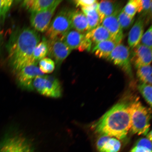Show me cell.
Instances as JSON below:
<instances>
[{"instance_id":"7","label":"cell","mask_w":152,"mask_h":152,"mask_svg":"<svg viewBox=\"0 0 152 152\" xmlns=\"http://www.w3.org/2000/svg\"><path fill=\"white\" fill-rule=\"evenodd\" d=\"M107 59L119 66L131 77L132 76L130 51L129 48L122 43L119 44Z\"/></svg>"},{"instance_id":"23","label":"cell","mask_w":152,"mask_h":152,"mask_svg":"<svg viewBox=\"0 0 152 152\" xmlns=\"http://www.w3.org/2000/svg\"><path fill=\"white\" fill-rule=\"evenodd\" d=\"M137 75L142 83L152 85V68L151 64L137 68Z\"/></svg>"},{"instance_id":"28","label":"cell","mask_w":152,"mask_h":152,"mask_svg":"<svg viewBox=\"0 0 152 152\" xmlns=\"http://www.w3.org/2000/svg\"><path fill=\"white\" fill-rule=\"evenodd\" d=\"M138 10V12L141 14V16L144 17L148 14H151L152 1L151 0H137Z\"/></svg>"},{"instance_id":"21","label":"cell","mask_w":152,"mask_h":152,"mask_svg":"<svg viewBox=\"0 0 152 152\" xmlns=\"http://www.w3.org/2000/svg\"><path fill=\"white\" fill-rule=\"evenodd\" d=\"M56 1L48 0H26L22 3V6L31 12L45 10L50 7Z\"/></svg>"},{"instance_id":"4","label":"cell","mask_w":152,"mask_h":152,"mask_svg":"<svg viewBox=\"0 0 152 152\" xmlns=\"http://www.w3.org/2000/svg\"><path fill=\"white\" fill-rule=\"evenodd\" d=\"M71 12V10L67 9H64L58 12L49 25L45 33L48 40L61 39L64 34L72 29Z\"/></svg>"},{"instance_id":"32","label":"cell","mask_w":152,"mask_h":152,"mask_svg":"<svg viewBox=\"0 0 152 152\" xmlns=\"http://www.w3.org/2000/svg\"><path fill=\"white\" fill-rule=\"evenodd\" d=\"M97 1L96 0H75L73 2L76 7L82 8L92 5Z\"/></svg>"},{"instance_id":"5","label":"cell","mask_w":152,"mask_h":152,"mask_svg":"<svg viewBox=\"0 0 152 152\" xmlns=\"http://www.w3.org/2000/svg\"><path fill=\"white\" fill-rule=\"evenodd\" d=\"M34 90L47 97L58 98L62 96V88L58 80L52 76L43 75L34 79Z\"/></svg>"},{"instance_id":"33","label":"cell","mask_w":152,"mask_h":152,"mask_svg":"<svg viewBox=\"0 0 152 152\" xmlns=\"http://www.w3.org/2000/svg\"><path fill=\"white\" fill-rule=\"evenodd\" d=\"M3 42V38L2 31L1 30V25H0V55L1 54V49Z\"/></svg>"},{"instance_id":"29","label":"cell","mask_w":152,"mask_h":152,"mask_svg":"<svg viewBox=\"0 0 152 152\" xmlns=\"http://www.w3.org/2000/svg\"><path fill=\"white\" fill-rule=\"evenodd\" d=\"M13 1L12 0H0V20L2 23H4Z\"/></svg>"},{"instance_id":"30","label":"cell","mask_w":152,"mask_h":152,"mask_svg":"<svg viewBox=\"0 0 152 152\" xmlns=\"http://www.w3.org/2000/svg\"><path fill=\"white\" fill-rule=\"evenodd\" d=\"M125 14L131 18H134L138 12V7L137 0H130L122 9Z\"/></svg>"},{"instance_id":"9","label":"cell","mask_w":152,"mask_h":152,"mask_svg":"<svg viewBox=\"0 0 152 152\" xmlns=\"http://www.w3.org/2000/svg\"><path fill=\"white\" fill-rule=\"evenodd\" d=\"M37 65L34 64L26 66L16 74L17 82L21 88L26 90H34L32 85L34 79L44 75Z\"/></svg>"},{"instance_id":"18","label":"cell","mask_w":152,"mask_h":152,"mask_svg":"<svg viewBox=\"0 0 152 152\" xmlns=\"http://www.w3.org/2000/svg\"><path fill=\"white\" fill-rule=\"evenodd\" d=\"M98 2L97 1L94 4L88 7L81 8L87 19L88 25V31L94 29L100 25V20L97 8Z\"/></svg>"},{"instance_id":"11","label":"cell","mask_w":152,"mask_h":152,"mask_svg":"<svg viewBox=\"0 0 152 152\" xmlns=\"http://www.w3.org/2000/svg\"><path fill=\"white\" fill-rule=\"evenodd\" d=\"M130 56L131 63L137 69L151 64L152 60V49L140 43L132 49Z\"/></svg>"},{"instance_id":"22","label":"cell","mask_w":152,"mask_h":152,"mask_svg":"<svg viewBox=\"0 0 152 152\" xmlns=\"http://www.w3.org/2000/svg\"><path fill=\"white\" fill-rule=\"evenodd\" d=\"M49 46L48 41L46 37H43L42 40L37 45L34 49L33 57L35 63L45 58L48 55Z\"/></svg>"},{"instance_id":"10","label":"cell","mask_w":152,"mask_h":152,"mask_svg":"<svg viewBox=\"0 0 152 152\" xmlns=\"http://www.w3.org/2000/svg\"><path fill=\"white\" fill-rule=\"evenodd\" d=\"M47 40L49 46L48 56L59 66L71 54L72 50L60 38Z\"/></svg>"},{"instance_id":"1","label":"cell","mask_w":152,"mask_h":152,"mask_svg":"<svg viewBox=\"0 0 152 152\" xmlns=\"http://www.w3.org/2000/svg\"><path fill=\"white\" fill-rule=\"evenodd\" d=\"M40 41V36L34 28H18L11 34L6 48L9 64L15 74L25 66L35 63L34 49Z\"/></svg>"},{"instance_id":"15","label":"cell","mask_w":152,"mask_h":152,"mask_svg":"<svg viewBox=\"0 0 152 152\" xmlns=\"http://www.w3.org/2000/svg\"><path fill=\"white\" fill-rule=\"evenodd\" d=\"M121 147V142L118 140L108 136H102L96 142L99 152H118Z\"/></svg>"},{"instance_id":"12","label":"cell","mask_w":152,"mask_h":152,"mask_svg":"<svg viewBox=\"0 0 152 152\" xmlns=\"http://www.w3.org/2000/svg\"><path fill=\"white\" fill-rule=\"evenodd\" d=\"M121 9L117 10L111 16L105 18L102 20V25L111 34L114 40L120 44L123 39V30L119 23L118 15Z\"/></svg>"},{"instance_id":"19","label":"cell","mask_w":152,"mask_h":152,"mask_svg":"<svg viewBox=\"0 0 152 152\" xmlns=\"http://www.w3.org/2000/svg\"><path fill=\"white\" fill-rule=\"evenodd\" d=\"M121 9L118 1H102L98 3L97 10L100 18V23L107 17L111 16L115 11Z\"/></svg>"},{"instance_id":"14","label":"cell","mask_w":152,"mask_h":152,"mask_svg":"<svg viewBox=\"0 0 152 152\" xmlns=\"http://www.w3.org/2000/svg\"><path fill=\"white\" fill-rule=\"evenodd\" d=\"M63 41L72 50L78 49L86 39L85 35L71 29L62 36Z\"/></svg>"},{"instance_id":"3","label":"cell","mask_w":152,"mask_h":152,"mask_svg":"<svg viewBox=\"0 0 152 152\" xmlns=\"http://www.w3.org/2000/svg\"><path fill=\"white\" fill-rule=\"evenodd\" d=\"M131 132L138 135L147 134L150 129L151 113L137 99L130 104Z\"/></svg>"},{"instance_id":"24","label":"cell","mask_w":152,"mask_h":152,"mask_svg":"<svg viewBox=\"0 0 152 152\" xmlns=\"http://www.w3.org/2000/svg\"><path fill=\"white\" fill-rule=\"evenodd\" d=\"M130 152H152L151 141L147 138L140 139Z\"/></svg>"},{"instance_id":"31","label":"cell","mask_w":152,"mask_h":152,"mask_svg":"<svg viewBox=\"0 0 152 152\" xmlns=\"http://www.w3.org/2000/svg\"><path fill=\"white\" fill-rule=\"evenodd\" d=\"M140 44L152 49V26L143 34L140 40Z\"/></svg>"},{"instance_id":"8","label":"cell","mask_w":152,"mask_h":152,"mask_svg":"<svg viewBox=\"0 0 152 152\" xmlns=\"http://www.w3.org/2000/svg\"><path fill=\"white\" fill-rule=\"evenodd\" d=\"M62 1H56L54 4L48 9L38 12H31L30 23L34 30L41 33L46 31L57 7Z\"/></svg>"},{"instance_id":"20","label":"cell","mask_w":152,"mask_h":152,"mask_svg":"<svg viewBox=\"0 0 152 152\" xmlns=\"http://www.w3.org/2000/svg\"><path fill=\"white\" fill-rule=\"evenodd\" d=\"M71 20L72 28L81 33H86L88 31V25L85 15L82 11L71 10Z\"/></svg>"},{"instance_id":"6","label":"cell","mask_w":152,"mask_h":152,"mask_svg":"<svg viewBox=\"0 0 152 152\" xmlns=\"http://www.w3.org/2000/svg\"><path fill=\"white\" fill-rule=\"evenodd\" d=\"M0 152H37L34 144L26 137L15 134L6 137L0 143Z\"/></svg>"},{"instance_id":"26","label":"cell","mask_w":152,"mask_h":152,"mask_svg":"<svg viewBox=\"0 0 152 152\" xmlns=\"http://www.w3.org/2000/svg\"><path fill=\"white\" fill-rule=\"evenodd\" d=\"M118 20L120 25L123 30L129 29L134 21V18H131L124 12L122 9L119 13Z\"/></svg>"},{"instance_id":"27","label":"cell","mask_w":152,"mask_h":152,"mask_svg":"<svg viewBox=\"0 0 152 152\" xmlns=\"http://www.w3.org/2000/svg\"><path fill=\"white\" fill-rule=\"evenodd\" d=\"M138 89L144 99L151 107L152 91L151 85L141 83L138 86Z\"/></svg>"},{"instance_id":"17","label":"cell","mask_w":152,"mask_h":152,"mask_svg":"<svg viewBox=\"0 0 152 152\" xmlns=\"http://www.w3.org/2000/svg\"><path fill=\"white\" fill-rule=\"evenodd\" d=\"M119 44L114 40L102 41L94 45L92 52L98 58L107 59Z\"/></svg>"},{"instance_id":"25","label":"cell","mask_w":152,"mask_h":152,"mask_svg":"<svg viewBox=\"0 0 152 152\" xmlns=\"http://www.w3.org/2000/svg\"><path fill=\"white\" fill-rule=\"evenodd\" d=\"M39 68L44 73H52L55 68V63L54 61L50 58H45L39 61Z\"/></svg>"},{"instance_id":"13","label":"cell","mask_w":152,"mask_h":152,"mask_svg":"<svg viewBox=\"0 0 152 152\" xmlns=\"http://www.w3.org/2000/svg\"><path fill=\"white\" fill-rule=\"evenodd\" d=\"M145 18L140 16L133 25L129 32L128 43L129 47L132 49L140 43L144 31Z\"/></svg>"},{"instance_id":"34","label":"cell","mask_w":152,"mask_h":152,"mask_svg":"<svg viewBox=\"0 0 152 152\" xmlns=\"http://www.w3.org/2000/svg\"><path fill=\"white\" fill-rule=\"evenodd\" d=\"M147 138L148 140H149L150 141H151L152 140V132L151 131L149 133H148L147 134Z\"/></svg>"},{"instance_id":"2","label":"cell","mask_w":152,"mask_h":152,"mask_svg":"<svg viewBox=\"0 0 152 152\" xmlns=\"http://www.w3.org/2000/svg\"><path fill=\"white\" fill-rule=\"evenodd\" d=\"M130 104L121 102L114 105L95 124V132L117 139L124 138L131 128Z\"/></svg>"},{"instance_id":"16","label":"cell","mask_w":152,"mask_h":152,"mask_svg":"<svg viewBox=\"0 0 152 152\" xmlns=\"http://www.w3.org/2000/svg\"><path fill=\"white\" fill-rule=\"evenodd\" d=\"M85 34V37L90 40L92 45H96L102 41L114 40L111 34L102 25H100Z\"/></svg>"}]
</instances>
